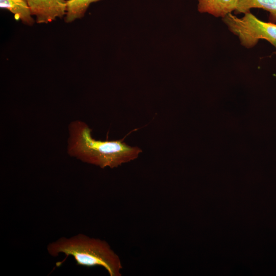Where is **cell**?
Returning <instances> with one entry per match:
<instances>
[{"label":"cell","instance_id":"obj_6","mask_svg":"<svg viewBox=\"0 0 276 276\" xmlns=\"http://www.w3.org/2000/svg\"><path fill=\"white\" fill-rule=\"evenodd\" d=\"M0 7L10 11L14 14L15 19L26 25L32 26L34 22L26 0H0Z\"/></svg>","mask_w":276,"mask_h":276},{"label":"cell","instance_id":"obj_3","mask_svg":"<svg viewBox=\"0 0 276 276\" xmlns=\"http://www.w3.org/2000/svg\"><path fill=\"white\" fill-rule=\"evenodd\" d=\"M223 21L245 48L254 47L260 39H265L276 48L275 24L261 21L250 12L241 18L229 13Z\"/></svg>","mask_w":276,"mask_h":276},{"label":"cell","instance_id":"obj_8","mask_svg":"<svg viewBox=\"0 0 276 276\" xmlns=\"http://www.w3.org/2000/svg\"><path fill=\"white\" fill-rule=\"evenodd\" d=\"M99 1L100 0H67L65 21L69 23L82 18L89 6Z\"/></svg>","mask_w":276,"mask_h":276},{"label":"cell","instance_id":"obj_7","mask_svg":"<svg viewBox=\"0 0 276 276\" xmlns=\"http://www.w3.org/2000/svg\"><path fill=\"white\" fill-rule=\"evenodd\" d=\"M255 8L269 12L270 22H276V0H238L235 13L245 14Z\"/></svg>","mask_w":276,"mask_h":276},{"label":"cell","instance_id":"obj_9","mask_svg":"<svg viewBox=\"0 0 276 276\" xmlns=\"http://www.w3.org/2000/svg\"><path fill=\"white\" fill-rule=\"evenodd\" d=\"M275 53H276V52Z\"/></svg>","mask_w":276,"mask_h":276},{"label":"cell","instance_id":"obj_5","mask_svg":"<svg viewBox=\"0 0 276 276\" xmlns=\"http://www.w3.org/2000/svg\"><path fill=\"white\" fill-rule=\"evenodd\" d=\"M198 10L223 18L235 11L238 0H198Z\"/></svg>","mask_w":276,"mask_h":276},{"label":"cell","instance_id":"obj_2","mask_svg":"<svg viewBox=\"0 0 276 276\" xmlns=\"http://www.w3.org/2000/svg\"><path fill=\"white\" fill-rule=\"evenodd\" d=\"M47 250L53 257L61 253L66 258L71 256L78 265L103 267L110 276L122 275L123 267L119 257L105 241L99 239L82 234L68 238L61 237L50 243Z\"/></svg>","mask_w":276,"mask_h":276},{"label":"cell","instance_id":"obj_1","mask_svg":"<svg viewBox=\"0 0 276 276\" xmlns=\"http://www.w3.org/2000/svg\"><path fill=\"white\" fill-rule=\"evenodd\" d=\"M68 129V154L101 168L118 167L137 158L142 152L138 147L126 144L123 141V139L115 141L94 139L91 136V129L80 120L71 122Z\"/></svg>","mask_w":276,"mask_h":276},{"label":"cell","instance_id":"obj_4","mask_svg":"<svg viewBox=\"0 0 276 276\" xmlns=\"http://www.w3.org/2000/svg\"><path fill=\"white\" fill-rule=\"evenodd\" d=\"M38 24H48L65 15L66 0H26Z\"/></svg>","mask_w":276,"mask_h":276}]
</instances>
